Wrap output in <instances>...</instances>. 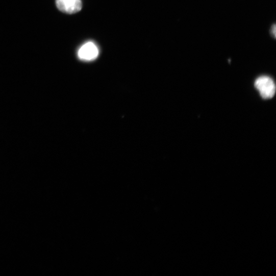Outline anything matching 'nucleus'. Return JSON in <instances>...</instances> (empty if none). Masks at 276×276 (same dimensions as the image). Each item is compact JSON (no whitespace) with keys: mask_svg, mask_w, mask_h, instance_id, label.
<instances>
[{"mask_svg":"<svg viewBox=\"0 0 276 276\" xmlns=\"http://www.w3.org/2000/svg\"><path fill=\"white\" fill-rule=\"evenodd\" d=\"M271 33L272 35L275 37V26H273L271 28Z\"/></svg>","mask_w":276,"mask_h":276,"instance_id":"4","label":"nucleus"},{"mask_svg":"<svg viewBox=\"0 0 276 276\" xmlns=\"http://www.w3.org/2000/svg\"><path fill=\"white\" fill-rule=\"evenodd\" d=\"M99 50L97 46L92 42L84 44L79 49L78 57L81 60L91 61L98 56Z\"/></svg>","mask_w":276,"mask_h":276,"instance_id":"3","label":"nucleus"},{"mask_svg":"<svg viewBox=\"0 0 276 276\" xmlns=\"http://www.w3.org/2000/svg\"><path fill=\"white\" fill-rule=\"evenodd\" d=\"M56 5L60 11L68 14L79 12L83 7L81 0H56Z\"/></svg>","mask_w":276,"mask_h":276,"instance_id":"2","label":"nucleus"},{"mask_svg":"<svg viewBox=\"0 0 276 276\" xmlns=\"http://www.w3.org/2000/svg\"><path fill=\"white\" fill-rule=\"evenodd\" d=\"M255 86L264 99L271 98L275 94V84L273 80L268 77L263 76L258 78L255 83Z\"/></svg>","mask_w":276,"mask_h":276,"instance_id":"1","label":"nucleus"}]
</instances>
